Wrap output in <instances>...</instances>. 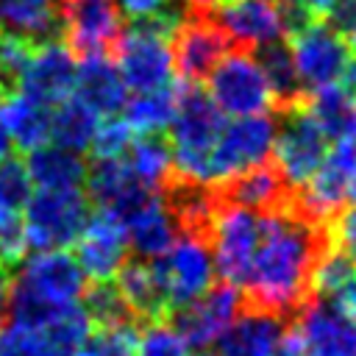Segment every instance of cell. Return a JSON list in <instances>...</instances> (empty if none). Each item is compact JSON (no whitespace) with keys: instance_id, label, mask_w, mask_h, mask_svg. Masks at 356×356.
Masks as SVG:
<instances>
[{"instance_id":"cell-1","label":"cell","mask_w":356,"mask_h":356,"mask_svg":"<svg viewBox=\"0 0 356 356\" xmlns=\"http://www.w3.org/2000/svg\"><path fill=\"white\" fill-rule=\"evenodd\" d=\"M328 245H334L331 225L312 220L295 195L289 203L261 211V239L245 281L250 306L281 317L300 309L312 298L314 267Z\"/></svg>"},{"instance_id":"cell-2","label":"cell","mask_w":356,"mask_h":356,"mask_svg":"<svg viewBox=\"0 0 356 356\" xmlns=\"http://www.w3.org/2000/svg\"><path fill=\"white\" fill-rule=\"evenodd\" d=\"M86 281L81 261L64 248L36 250L22 259V267L11 281V317L47 320L56 312L81 303L89 289Z\"/></svg>"},{"instance_id":"cell-3","label":"cell","mask_w":356,"mask_h":356,"mask_svg":"<svg viewBox=\"0 0 356 356\" xmlns=\"http://www.w3.org/2000/svg\"><path fill=\"white\" fill-rule=\"evenodd\" d=\"M222 128H225V117L220 106L211 100V95L203 92L197 83L184 81V86L178 89V108L170 125L175 178L200 186H214L211 159L222 136Z\"/></svg>"},{"instance_id":"cell-4","label":"cell","mask_w":356,"mask_h":356,"mask_svg":"<svg viewBox=\"0 0 356 356\" xmlns=\"http://www.w3.org/2000/svg\"><path fill=\"white\" fill-rule=\"evenodd\" d=\"M150 261L156 267V275H159V284H161L170 312H178V309L195 303L197 298H203L214 286V278L220 275L209 234H203V231L181 228L172 248L164 256L150 259Z\"/></svg>"},{"instance_id":"cell-5","label":"cell","mask_w":356,"mask_h":356,"mask_svg":"<svg viewBox=\"0 0 356 356\" xmlns=\"http://www.w3.org/2000/svg\"><path fill=\"white\" fill-rule=\"evenodd\" d=\"M95 331L83 303L56 312L47 320L0 323V356H75V350Z\"/></svg>"},{"instance_id":"cell-6","label":"cell","mask_w":356,"mask_h":356,"mask_svg":"<svg viewBox=\"0 0 356 356\" xmlns=\"http://www.w3.org/2000/svg\"><path fill=\"white\" fill-rule=\"evenodd\" d=\"M89 217V195L81 186L36 189L22 209V234L31 250H58L81 236Z\"/></svg>"},{"instance_id":"cell-7","label":"cell","mask_w":356,"mask_h":356,"mask_svg":"<svg viewBox=\"0 0 356 356\" xmlns=\"http://www.w3.org/2000/svg\"><path fill=\"white\" fill-rule=\"evenodd\" d=\"M206 81L211 100L220 106L225 117L267 114L278 106V95L256 53H248L242 47L225 53Z\"/></svg>"},{"instance_id":"cell-8","label":"cell","mask_w":356,"mask_h":356,"mask_svg":"<svg viewBox=\"0 0 356 356\" xmlns=\"http://www.w3.org/2000/svg\"><path fill=\"white\" fill-rule=\"evenodd\" d=\"M328 145L331 139L309 114L303 100L284 108L275 147H273V164L278 167V172L284 175L292 192L303 189L314 178V172L323 167L328 156Z\"/></svg>"},{"instance_id":"cell-9","label":"cell","mask_w":356,"mask_h":356,"mask_svg":"<svg viewBox=\"0 0 356 356\" xmlns=\"http://www.w3.org/2000/svg\"><path fill=\"white\" fill-rule=\"evenodd\" d=\"M259 239H261V211L228 200L217 206L209 225V242L222 281L245 289L250 264L259 250Z\"/></svg>"},{"instance_id":"cell-10","label":"cell","mask_w":356,"mask_h":356,"mask_svg":"<svg viewBox=\"0 0 356 356\" xmlns=\"http://www.w3.org/2000/svg\"><path fill=\"white\" fill-rule=\"evenodd\" d=\"M289 47H292L295 67H298L306 95L345 81L353 64V56H356L348 36L334 31L325 19H314L303 31L292 33Z\"/></svg>"},{"instance_id":"cell-11","label":"cell","mask_w":356,"mask_h":356,"mask_svg":"<svg viewBox=\"0 0 356 356\" xmlns=\"http://www.w3.org/2000/svg\"><path fill=\"white\" fill-rule=\"evenodd\" d=\"M275 136H278V125L267 114L231 117L222 128V136L211 159V184L225 186L239 172L267 164L275 147Z\"/></svg>"},{"instance_id":"cell-12","label":"cell","mask_w":356,"mask_h":356,"mask_svg":"<svg viewBox=\"0 0 356 356\" xmlns=\"http://www.w3.org/2000/svg\"><path fill=\"white\" fill-rule=\"evenodd\" d=\"M114 61H117L131 92L164 89L172 83V75H175L172 42L145 25H136V22L117 42Z\"/></svg>"},{"instance_id":"cell-13","label":"cell","mask_w":356,"mask_h":356,"mask_svg":"<svg viewBox=\"0 0 356 356\" xmlns=\"http://www.w3.org/2000/svg\"><path fill=\"white\" fill-rule=\"evenodd\" d=\"M64 39L81 58L108 56L122 39V8L117 0H58Z\"/></svg>"},{"instance_id":"cell-14","label":"cell","mask_w":356,"mask_h":356,"mask_svg":"<svg viewBox=\"0 0 356 356\" xmlns=\"http://www.w3.org/2000/svg\"><path fill=\"white\" fill-rule=\"evenodd\" d=\"M228 44L231 39L225 36L214 14L209 8L192 6L189 17L181 22V28L172 36L175 72L186 83H200L222 61V56L228 53Z\"/></svg>"},{"instance_id":"cell-15","label":"cell","mask_w":356,"mask_h":356,"mask_svg":"<svg viewBox=\"0 0 356 356\" xmlns=\"http://www.w3.org/2000/svg\"><path fill=\"white\" fill-rule=\"evenodd\" d=\"M75 83H78L75 53L70 50L67 42L61 44L56 39L33 44L31 56L25 58V64L17 72V86L50 108L56 103L72 97Z\"/></svg>"},{"instance_id":"cell-16","label":"cell","mask_w":356,"mask_h":356,"mask_svg":"<svg viewBox=\"0 0 356 356\" xmlns=\"http://www.w3.org/2000/svg\"><path fill=\"white\" fill-rule=\"evenodd\" d=\"M128 248L131 239L125 225L114 214L97 211L89 217L81 236L75 239V259L81 261L89 281L103 284L114 281L120 270L128 264Z\"/></svg>"},{"instance_id":"cell-17","label":"cell","mask_w":356,"mask_h":356,"mask_svg":"<svg viewBox=\"0 0 356 356\" xmlns=\"http://www.w3.org/2000/svg\"><path fill=\"white\" fill-rule=\"evenodd\" d=\"M209 11L220 22L231 44L242 50H259L261 44L278 42L286 33L281 3L273 0H222Z\"/></svg>"},{"instance_id":"cell-18","label":"cell","mask_w":356,"mask_h":356,"mask_svg":"<svg viewBox=\"0 0 356 356\" xmlns=\"http://www.w3.org/2000/svg\"><path fill=\"white\" fill-rule=\"evenodd\" d=\"M239 317V286L222 281L214 284L203 298L175 312L172 323L189 339L192 348H211L222 339L231 323Z\"/></svg>"},{"instance_id":"cell-19","label":"cell","mask_w":356,"mask_h":356,"mask_svg":"<svg viewBox=\"0 0 356 356\" xmlns=\"http://www.w3.org/2000/svg\"><path fill=\"white\" fill-rule=\"evenodd\" d=\"M120 222L128 231L131 248L142 256V259H159L164 256L172 242L181 234V222L170 206L167 197H161V192H150L145 200H139L131 211H125L120 217Z\"/></svg>"},{"instance_id":"cell-20","label":"cell","mask_w":356,"mask_h":356,"mask_svg":"<svg viewBox=\"0 0 356 356\" xmlns=\"http://www.w3.org/2000/svg\"><path fill=\"white\" fill-rule=\"evenodd\" d=\"M150 192H156V189L136 178V172L131 170L125 156L95 159L89 175H86V195H89V200L97 203L100 211L114 214L117 220L125 211H131L139 200H145Z\"/></svg>"},{"instance_id":"cell-21","label":"cell","mask_w":356,"mask_h":356,"mask_svg":"<svg viewBox=\"0 0 356 356\" xmlns=\"http://www.w3.org/2000/svg\"><path fill=\"white\" fill-rule=\"evenodd\" d=\"M298 325L317 356H356V317L328 298H309L300 306Z\"/></svg>"},{"instance_id":"cell-22","label":"cell","mask_w":356,"mask_h":356,"mask_svg":"<svg viewBox=\"0 0 356 356\" xmlns=\"http://www.w3.org/2000/svg\"><path fill=\"white\" fill-rule=\"evenodd\" d=\"M281 334V314L250 306L231 323V328L217 342V350L220 356H275Z\"/></svg>"},{"instance_id":"cell-23","label":"cell","mask_w":356,"mask_h":356,"mask_svg":"<svg viewBox=\"0 0 356 356\" xmlns=\"http://www.w3.org/2000/svg\"><path fill=\"white\" fill-rule=\"evenodd\" d=\"M75 95L89 103L100 117H114L128 103V83L108 56H86L78 64Z\"/></svg>"},{"instance_id":"cell-24","label":"cell","mask_w":356,"mask_h":356,"mask_svg":"<svg viewBox=\"0 0 356 356\" xmlns=\"http://www.w3.org/2000/svg\"><path fill=\"white\" fill-rule=\"evenodd\" d=\"M0 31L42 44L64 33L58 0H0Z\"/></svg>"},{"instance_id":"cell-25","label":"cell","mask_w":356,"mask_h":356,"mask_svg":"<svg viewBox=\"0 0 356 356\" xmlns=\"http://www.w3.org/2000/svg\"><path fill=\"white\" fill-rule=\"evenodd\" d=\"M0 125L19 150L31 153L50 142V106L39 103L22 89L6 92L0 97Z\"/></svg>"},{"instance_id":"cell-26","label":"cell","mask_w":356,"mask_h":356,"mask_svg":"<svg viewBox=\"0 0 356 356\" xmlns=\"http://www.w3.org/2000/svg\"><path fill=\"white\" fill-rule=\"evenodd\" d=\"M222 197L253 211H273L292 200V189L286 186L275 164H259L231 178L222 186Z\"/></svg>"},{"instance_id":"cell-27","label":"cell","mask_w":356,"mask_h":356,"mask_svg":"<svg viewBox=\"0 0 356 356\" xmlns=\"http://www.w3.org/2000/svg\"><path fill=\"white\" fill-rule=\"evenodd\" d=\"M25 167L31 172V181L36 189H70L86 184L89 167L83 164L78 150H70L64 145L47 142L28 153Z\"/></svg>"},{"instance_id":"cell-28","label":"cell","mask_w":356,"mask_h":356,"mask_svg":"<svg viewBox=\"0 0 356 356\" xmlns=\"http://www.w3.org/2000/svg\"><path fill=\"white\" fill-rule=\"evenodd\" d=\"M303 106L317 120V125L325 131L331 145L356 142V97L348 92L345 83L309 92L303 97Z\"/></svg>"},{"instance_id":"cell-29","label":"cell","mask_w":356,"mask_h":356,"mask_svg":"<svg viewBox=\"0 0 356 356\" xmlns=\"http://www.w3.org/2000/svg\"><path fill=\"white\" fill-rule=\"evenodd\" d=\"M103 120L106 117H100L89 103H83L78 95H72L50 108V142L83 153L92 147L95 134Z\"/></svg>"},{"instance_id":"cell-30","label":"cell","mask_w":356,"mask_h":356,"mask_svg":"<svg viewBox=\"0 0 356 356\" xmlns=\"http://www.w3.org/2000/svg\"><path fill=\"white\" fill-rule=\"evenodd\" d=\"M114 284L122 292L131 314L159 320L164 312H170L167 300H164V292H161V284H159V275H156V267H153L150 259L128 261L120 270V275L114 278Z\"/></svg>"},{"instance_id":"cell-31","label":"cell","mask_w":356,"mask_h":356,"mask_svg":"<svg viewBox=\"0 0 356 356\" xmlns=\"http://www.w3.org/2000/svg\"><path fill=\"white\" fill-rule=\"evenodd\" d=\"M175 108H178V89L164 86L150 92H134V97H128L122 108V117L136 136H147L170 128Z\"/></svg>"},{"instance_id":"cell-32","label":"cell","mask_w":356,"mask_h":356,"mask_svg":"<svg viewBox=\"0 0 356 356\" xmlns=\"http://www.w3.org/2000/svg\"><path fill=\"white\" fill-rule=\"evenodd\" d=\"M256 58L259 64L264 67L275 95H278V106L286 108V106H295L306 97V89L300 83V75H298V67H295V56H292V47L284 44L281 39L278 42H270V44H261L256 50Z\"/></svg>"},{"instance_id":"cell-33","label":"cell","mask_w":356,"mask_h":356,"mask_svg":"<svg viewBox=\"0 0 356 356\" xmlns=\"http://www.w3.org/2000/svg\"><path fill=\"white\" fill-rule=\"evenodd\" d=\"M125 161L136 172V178L153 189L170 181L175 164H172V145H167L159 134L136 136L131 147L125 150Z\"/></svg>"},{"instance_id":"cell-34","label":"cell","mask_w":356,"mask_h":356,"mask_svg":"<svg viewBox=\"0 0 356 356\" xmlns=\"http://www.w3.org/2000/svg\"><path fill=\"white\" fill-rule=\"evenodd\" d=\"M136 345L139 331L131 325V320H122L114 325H95L75 356H136Z\"/></svg>"},{"instance_id":"cell-35","label":"cell","mask_w":356,"mask_h":356,"mask_svg":"<svg viewBox=\"0 0 356 356\" xmlns=\"http://www.w3.org/2000/svg\"><path fill=\"white\" fill-rule=\"evenodd\" d=\"M83 309L89 312L95 325H114V323H122V320L134 317L114 281L92 284L86 289V295H83Z\"/></svg>"},{"instance_id":"cell-36","label":"cell","mask_w":356,"mask_h":356,"mask_svg":"<svg viewBox=\"0 0 356 356\" xmlns=\"http://www.w3.org/2000/svg\"><path fill=\"white\" fill-rule=\"evenodd\" d=\"M192 345L181 334L175 323L153 320L142 334L136 345V356H192Z\"/></svg>"},{"instance_id":"cell-37","label":"cell","mask_w":356,"mask_h":356,"mask_svg":"<svg viewBox=\"0 0 356 356\" xmlns=\"http://www.w3.org/2000/svg\"><path fill=\"white\" fill-rule=\"evenodd\" d=\"M28 242L22 234V214L19 209H14L11 203H6L0 197V264L11 267L17 261L25 259L28 253Z\"/></svg>"},{"instance_id":"cell-38","label":"cell","mask_w":356,"mask_h":356,"mask_svg":"<svg viewBox=\"0 0 356 356\" xmlns=\"http://www.w3.org/2000/svg\"><path fill=\"white\" fill-rule=\"evenodd\" d=\"M136 139V134L131 131V125L125 122V117H106L95 134L92 142V156L95 159H117L125 156V150L131 147V142Z\"/></svg>"},{"instance_id":"cell-39","label":"cell","mask_w":356,"mask_h":356,"mask_svg":"<svg viewBox=\"0 0 356 356\" xmlns=\"http://www.w3.org/2000/svg\"><path fill=\"white\" fill-rule=\"evenodd\" d=\"M31 195H33V181H31L25 161H14V159L3 161L0 164V197L22 211Z\"/></svg>"},{"instance_id":"cell-40","label":"cell","mask_w":356,"mask_h":356,"mask_svg":"<svg viewBox=\"0 0 356 356\" xmlns=\"http://www.w3.org/2000/svg\"><path fill=\"white\" fill-rule=\"evenodd\" d=\"M331 236H334V245H339L356 261V206L339 211V217L331 225Z\"/></svg>"},{"instance_id":"cell-41","label":"cell","mask_w":356,"mask_h":356,"mask_svg":"<svg viewBox=\"0 0 356 356\" xmlns=\"http://www.w3.org/2000/svg\"><path fill=\"white\" fill-rule=\"evenodd\" d=\"M275 356H317V353H314V348L309 345V339H306V334L300 331V325H292V328H284Z\"/></svg>"},{"instance_id":"cell-42","label":"cell","mask_w":356,"mask_h":356,"mask_svg":"<svg viewBox=\"0 0 356 356\" xmlns=\"http://www.w3.org/2000/svg\"><path fill=\"white\" fill-rule=\"evenodd\" d=\"M122 14L131 19V22H142L153 14H159L161 8H167L172 0H117Z\"/></svg>"},{"instance_id":"cell-43","label":"cell","mask_w":356,"mask_h":356,"mask_svg":"<svg viewBox=\"0 0 356 356\" xmlns=\"http://www.w3.org/2000/svg\"><path fill=\"white\" fill-rule=\"evenodd\" d=\"M334 306H339L345 314H350V317H356V270L345 278V284L328 298Z\"/></svg>"},{"instance_id":"cell-44","label":"cell","mask_w":356,"mask_h":356,"mask_svg":"<svg viewBox=\"0 0 356 356\" xmlns=\"http://www.w3.org/2000/svg\"><path fill=\"white\" fill-rule=\"evenodd\" d=\"M6 312H11V281H8V275L0 264V323H3Z\"/></svg>"},{"instance_id":"cell-45","label":"cell","mask_w":356,"mask_h":356,"mask_svg":"<svg viewBox=\"0 0 356 356\" xmlns=\"http://www.w3.org/2000/svg\"><path fill=\"white\" fill-rule=\"evenodd\" d=\"M11 75V67H8V58H6V33L0 31V97L6 95V83H8Z\"/></svg>"},{"instance_id":"cell-46","label":"cell","mask_w":356,"mask_h":356,"mask_svg":"<svg viewBox=\"0 0 356 356\" xmlns=\"http://www.w3.org/2000/svg\"><path fill=\"white\" fill-rule=\"evenodd\" d=\"M298 3H303V6H306L312 14H317V17L323 19V17H325V11L331 8V3H334V0H298Z\"/></svg>"},{"instance_id":"cell-47","label":"cell","mask_w":356,"mask_h":356,"mask_svg":"<svg viewBox=\"0 0 356 356\" xmlns=\"http://www.w3.org/2000/svg\"><path fill=\"white\" fill-rule=\"evenodd\" d=\"M11 147H14V142H11V136L6 134V128L0 125V164L11 159Z\"/></svg>"},{"instance_id":"cell-48","label":"cell","mask_w":356,"mask_h":356,"mask_svg":"<svg viewBox=\"0 0 356 356\" xmlns=\"http://www.w3.org/2000/svg\"><path fill=\"white\" fill-rule=\"evenodd\" d=\"M345 86H348V92L356 97V61L350 64V70H348V75H345Z\"/></svg>"},{"instance_id":"cell-49","label":"cell","mask_w":356,"mask_h":356,"mask_svg":"<svg viewBox=\"0 0 356 356\" xmlns=\"http://www.w3.org/2000/svg\"><path fill=\"white\" fill-rule=\"evenodd\" d=\"M192 6H197V8H214V6H220L222 0H189Z\"/></svg>"},{"instance_id":"cell-50","label":"cell","mask_w":356,"mask_h":356,"mask_svg":"<svg viewBox=\"0 0 356 356\" xmlns=\"http://www.w3.org/2000/svg\"><path fill=\"white\" fill-rule=\"evenodd\" d=\"M350 200L356 203V170H353V175H350Z\"/></svg>"},{"instance_id":"cell-51","label":"cell","mask_w":356,"mask_h":356,"mask_svg":"<svg viewBox=\"0 0 356 356\" xmlns=\"http://www.w3.org/2000/svg\"><path fill=\"white\" fill-rule=\"evenodd\" d=\"M348 42H350V47H353V53H356V28H353V33L348 36Z\"/></svg>"},{"instance_id":"cell-52","label":"cell","mask_w":356,"mask_h":356,"mask_svg":"<svg viewBox=\"0 0 356 356\" xmlns=\"http://www.w3.org/2000/svg\"><path fill=\"white\" fill-rule=\"evenodd\" d=\"M200 356H211V353H200ZM217 356H220V353H217Z\"/></svg>"},{"instance_id":"cell-53","label":"cell","mask_w":356,"mask_h":356,"mask_svg":"<svg viewBox=\"0 0 356 356\" xmlns=\"http://www.w3.org/2000/svg\"><path fill=\"white\" fill-rule=\"evenodd\" d=\"M273 3H281V0H273Z\"/></svg>"}]
</instances>
